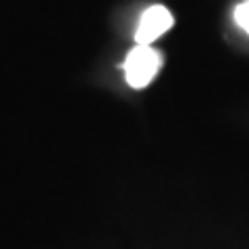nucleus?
<instances>
[{"mask_svg": "<svg viewBox=\"0 0 249 249\" xmlns=\"http://www.w3.org/2000/svg\"><path fill=\"white\" fill-rule=\"evenodd\" d=\"M162 60L164 58H162L160 50H156L152 44H135V48L129 50L127 58L123 62L124 79H127L129 88H147L154 81V77L160 73Z\"/></svg>", "mask_w": 249, "mask_h": 249, "instance_id": "nucleus-1", "label": "nucleus"}, {"mask_svg": "<svg viewBox=\"0 0 249 249\" xmlns=\"http://www.w3.org/2000/svg\"><path fill=\"white\" fill-rule=\"evenodd\" d=\"M175 17L166 6L154 4L145 9L135 29V44H154L162 34L173 27Z\"/></svg>", "mask_w": 249, "mask_h": 249, "instance_id": "nucleus-2", "label": "nucleus"}, {"mask_svg": "<svg viewBox=\"0 0 249 249\" xmlns=\"http://www.w3.org/2000/svg\"><path fill=\"white\" fill-rule=\"evenodd\" d=\"M235 23L249 36V0H243L235 6Z\"/></svg>", "mask_w": 249, "mask_h": 249, "instance_id": "nucleus-3", "label": "nucleus"}]
</instances>
